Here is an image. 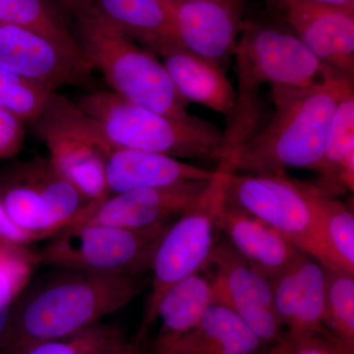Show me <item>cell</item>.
I'll list each match as a JSON object with an SVG mask.
<instances>
[{"label":"cell","instance_id":"obj_24","mask_svg":"<svg viewBox=\"0 0 354 354\" xmlns=\"http://www.w3.org/2000/svg\"><path fill=\"white\" fill-rule=\"evenodd\" d=\"M354 157V87L346 88L330 122L322 162L319 167L318 187L333 196L342 194L339 184L342 165Z\"/></svg>","mask_w":354,"mask_h":354},{"label":"cell","instance_id":"obj_33","mask_svg":"<svg viewBox=\"0 0 354 354\" xmlns=\"http://www.w3.org/2000/svg\"><path fill=\"white\" fill-rule=\"evenodd\" d=\"M97 354H145L144 353L143 348H142V344L137 342L136 339L128 341L127 337L123 339L122 341L118 342L114 346H111L108 349L101 351Z\"/></svg>","mask_w":354,"mask_h":354},{"label":"cell","instance_id":"obj_16","mask_svg":"<svg viewBox=\"0 0 354 354\" xmlns=\"http://www.w3.org/2000/svg\"><path fill=\"white\" fill-rule=\"evenodd\" d=\"M227 241L254 269L268 279L276 278L300 254L297 247L264 221L223 201L216 221Z\"/></svg>","mask_w":354,"mask_h":354},{"label":"cell","instance_id":"obj_3","mask_svg":"<svg viewBox=\"0 0 354 354\" xmlns=\"http://www.w3.org/2000/svg\"><path fill=\"white\" fill-rule=\"evenodd\" d=\"M235 57L234 111L223 132L225 157L234 156L261 127V87L297 90L322 80L324 65L295 35L268 26L249 24L232 51Z\"/></svg>","mask_w":354,"mask_h":354},{"label":"cell","instance_id":"obj_13","mask_svg":"<svg viewBox=\"0 0 354 354\" xmlns=\"http://www.w3.org/2000/svg\"><path fill=\"white\" fill-rule=\"evenodd\" d=\"M297 37L326 66L354 77V8L312 0H277Z\"/></svg>","mask_w":354,"mask_h":354},{"label":"cell","instance_id":"obj_19","mask_svg":"<svg viewBox=\"0 0 354 354\" xmlns=\"http://www.w3.org/2000/svg\"><path fill=\"white\" fill-rule=\"evenodd\" d=\"M106 19L155 55L181 48L167 0H97Z\"/></svg>","mask_w":354,"mask_h":354},{"label":"cell","instance_id":"obj_34","mask_svg":"<svg viewBox=\"0 0 354 354\" xmlns=\"http://www.w3.org/2000/svg\"><path fill=\"white\" fill-rule=\"evenodd\" d=\"M90 1V0H58L60 4H62L64 8L66 9L69 13L73 12L79 7L84 6L86 2Z\"/></svg>","mask_w":354,"mask_h":354},{"label":"cell","instance_id":"obj_28","mask_svg":"<svg viewBox=\"0 0 354 354\" xmlns=\"http://www.w3.org/2000/svg\"><path fill=\"white\" fill-rule=\"evenodd\" d=\"M55 93L0 67V109L24 122H36Z\"/></svg>","mask_w":354,"mask_h":354},{"label":"cell","instance_id":"obj_32","mask_svg":"<svg viewBox=\"0 0 354 354\" xmlns=\"http://www.w3.org/2000/svg\"><path fill=\"white\" fill-rule=\"evenodd\" d=\"M41 241H43V239L39 235L23 230L9 218L0 199V241L12 245L27 247L31 243Z\"/></svg>","mask_w":354,"mask_h":354},{"label":"cell","instance_id":"obj_18","mask_svg":"<svg viewBox=\"0 0 354 354\" xmlns=\"http://www.w3.org/2000/svg\"><path fill=\"white\" fill-rule=\"evenodd\" d=\"M162 64L185 101L206 106L227 118L234 108L235 90L215 60L174 48L162 55Z\"/></svg>","mask_w":354,"mask_h":354},{"label":"cell","instance_id":"obj_11","mask_svg":"<svg viewBox=\"0 0 354 354\" xmlns=\"http://www.w3.org/2000/svg\"><path fill=\"white\" fill-rule=\"evenodd\" d=\"M0 67L53 92L100 88L92 67L80 53L16 26L0 24Z\"/></svg>","mask_w":354,"mask_h":354},{"label":"cell","instance_id":"obj_35","mask_svg":"<svg viewBox=\"0 0 354 354\" xmlns=\"http://www.w3.org/2000/svg\"><path fill=\"white\" fill-rule=\"evenodd\" d=\"M319 3L329 4V6L348 7L354 8V0H312Z\"/></svg>","mask_w":354,"mask_h":354},{"label":"cell","instance_id":"obj_12","mask_svg":"<svg viewBox=\"0 0 354 354\" xmlns=\"http://www.w3.org/2000/svg\"><path fill=\"white\" fill-rule=\"evenodd\" d=\"M208 265L216 268L215 276L209 279L213 304L232 310L261 341L276 339L281 326L271 279L254 269L227 241L215 244Z\"/></svg>","mask_w":354,"mask_h":354},{"label":"cell","instance_id":"obj_7","mask_svg":"<svg viewBox=\"0 0 354 354\" xmlns=\"http://www.w3.org/2000/svg\"><path fill=\"white\" fill-rule=\"evenodd\" d=\"M223 171V169H221ZM225 172V201L259 218L325 269H342L297 179Z\"/></svg>","mask_w":354,"mask_h":354},{"label":"cell","instance_id":"obj_30","mask_svg":"<svg viewBox=\"0 0 354 354\" xmlns=\"http://www.w3.org/2000/svg\"><path fill=\"white\" fill-rule=\"evenodd\" d=\"M267 354H353L348 353L335 339L325 335H317L302 342H291L285 339L283 342L272 344Z\"/></svg>","mask_w":354,"mask_h":354},{"label":"cell","instance_id":"obj_2","mask_svg":"<svg viewBox=\"0 0 354 354\" xmlns=\"http://www.w3.org/2000/svg\"><path fill=\"white\" fill-rule=\"evenodd\" d=\"M353 79L328 68L322 80L297 90H272L274 109L245 145L216 169L256 176L318 171L337 104Z\"/></svg>","mask_w":354,"mask_h":354},{"label":"cell","instance_id":"obj_17","mask_svg":"<svg viewBox=\"0 0 354 354\" xmlns=\"http://www.w3.org/2000/svg\"><path fill=\"white\" fill-rule=\"evenodd\" d=\"M215 172L162 153L134 149L115 148L106 160L111 194L185 180H209Z\"/></svg>","mask_w":354,"mask_h":354},{"label":"cell","instance_id":"obj_1","mask_svg":"<svg viewBox=\"0 0 354 354\" xmlns=\"http://www.w3.org/2000/svg\"><path fill=\"white\" fill-rule=\"evenodd\" d=\"M137 276L60 269L26 286L0 337V354H22L101 322L141 292Z\"/></svg>","mask_w":354,"mask_h":354},{"label":"cell","instance_id":"obj_20","mask_svg":"<svg viewBox=\"0 0 354 354\" xmlns=\"http://www.w3.org/2000/svg\"><path fill=\"white\" fill-rule=\"evenodd\" d=\"M265 346L232 310L212 304L167 354H260Z\"/></svg>","mask_w":354,"mask_h":354},{"label":"cell","instance_id":"obj_25","mask_svg":"<svg viewBox=\"0 0 354 354\" xmlns=\"http://www.w3.org/2000/svg\"><path fill=\"white\" fill-rule=\"evenodd\" d=\"M0 24L38 32L80 53L64 14L50 0H0Z\"/></svg>","mask_w":354,"mask_h":354},{"label":"cell","instance_id":"obj_10","mask_svg":"<svg viewBox=\"0 0 354 354\" xmlns=\"http://www.w3.org/2000/svg\"><path fill=\"white\" fill-rule=\"evenodd\" d=\"M0 199L16 225L43 241L78 223L93 205L50 158L41 157L20 162L0 176Z\"/></svg>","mask_w":354,"mask_h":354},{"label":"cell","instance_id":"obj_26","mask_svg":"<svg viewBox=\"0 0 354 354\" xmlns=\"http://www.w3.org/2000/svg\"><path fill=\"white\" fill-rule=\"evenodd\" d=\"M325 327L348 353L354 348V274L325 269Z\"/></svg>","mask_w":354,"mask_h":354},{"label":"cell","instance_id":"obj_36","mask_svg":"<svg viewBox=\"0 0 354 354\" xmlns=\"http://www.w3.org/2000/svg\"><path fill=\"white\" fill-rule=\"evenodd\" d=\"M215 1L225 2V3L239 4V0H215Z\"/></svg>","mask_w":354,"mask_h":354},{"label":"cell","instance_id":"obj_9","mask_svg":"<svg viewBox=\"0 0 354 354\" xmlns=\"http://www.w3.org/2000/svg\"><path fill=\"white\" fill-rule=\"evenodd\" d=\"M50 160L60 174L82 193L91 204L111 196L106 160L115 147L76 102L55 93L36 121Z\"/></svg>","mask_w":354,"mask_h":354},{"label":"cell","instance_id":"obj_4","mask_svg":"<svg viewBox=\"0 0 354 354\" xmlns=\"http://www.w3.org/2000/svg\"><path fill=\"white\" fill-rule=\"evenodd\" d=\"M79 50L93 70H97L111 91L123 99L176 118H190L162 62L137 46L90 0L71 13Z\"/></svg>","mask_w":354,"mask_h":354},{"label":"cell","instance_id":"obj_8","mask_svg":"<svg viewBox=\"0 0 354 354\" xmlns=\"http://www.w3.org/2000/svg\"><path fill=\"white\" fill-rule=\"evenodd\" d=\"M225 201V172L216 169L207 189L187 211L177 216L156 249L151 270L152 288L135 339L142 344L156 323L165 293L207 267L215 246L216 221Z\"/></svg>","mask_w":354,"mask_h":354},{"label":"cell","instance_id":"obj_31","mask_svg":"<svg viewBox=\"0 0 354 354\" xmlns=\"http://www.w3.org/2000/svg\"><path fill=\"white\" fill-rule=\"evenodd\" d=\"M24 123L0 109V160L17 155L24 144Z\"/></svg>","mask_w":354,"mask_h":354},{"label":"cell","instance_id":"obj_14","mask_svg":"<svg viewBox=\"0 0 354 354\" xmlns=\"http://www.w3.org/2000/svg\"><path fill=\"white\" fill-rule=\"evenodd\" d=\"M211 180H185L111 194L88 209L78 223L145 228L174 221L196 203Z\"/></svg>","mask_w":354,"mask_h":354},{"label":"cell","instance_id":"obj_29","mask_svg":"<svg viewBox=\"0 0 354 354\" xmlns=\"http://www.w3.org/2000/svg\"><path fill=\"white\" fill-rule=\"evenodd\" d=\"M123 339L120 328L99 322L78 334L44 342L22 354H97Z\"/></svg>","mask_w":354,"mask_h":354},{"label":"cell","instance_id":"obj_22","mask_svg":"<svg viewBox=\"0 0 354 354\" xmlns=\"http://www.w3.org/2000/svg\"><path fill=\"white\" fill-rule=\"evenodd\" d=\"M297 265L299 288L292 320L286 330V339L295 342L317 335L333 339L325 327V268L304 252L300 254Z\"/></svg>","mask_w":354,"mask_h":354},{"label":"cell","instance_id":"obj_23","mask_svg":"<svg viewBox=\"0 0 354 354\" xmlns=\"http://www.w3.org/2000/svg\"><path fill=\"white\" fill-rule=\"evenodd\" d=\"M315 212L324 237L346 271L354 274V216L337 197L314 183L297 180Z\"/></svg>","mask_w":354,"mask_h":354},{"label":"cell","instance_id":"obj_15","mask_svg":"<svg viewBox=\"0 0 354 354\" xmlns=\"http://www.w3.org/2000/svg\"><path fill=\"white\" fill-rule=\"evenodd\" d=\"M179 46L220 62L232 53L241 31L239 4L215 0H167Z\"/></svg>","mask_w":354,"mask_h":354},{"label":"cell","instance_id":"obj_6","mask_svg":"<svg viewBox=\"0 0 354 354\" xmlns=\"http://www.w3.org/2000/svg\"><path fill=\"white\" fill-rule=\"evenodd\" d=\"M172 223L145 228L78 223L50 237L36 253L39 265L139 277L151 270L156 249Z\"/></svg>","mask_w":354,"mask_h":354},{"label":"cell","instance_id":"obj_27","mask_svg":"<svg viewBox=\"0 0 354 354\" xmlns=\"http://www.w3.org/2000/svg\"><path fill=\"white\" fill-rule=\"evenodd\" d=\"M39 266L36 252L24 246L0 241V337L6 330L11 309Z\"/></svg>","mask_w":354,"mask_h":354},{"label":"cell","instance_id":"obj_5","mask_svg":"<svg viewBox=\"0 0 354 354\" xmlns=\"http://www.w3.org/2000/svg\"><path fill=\"white\" fill-rule=\"evenodd\" d=\"M76 102L115 148L218 165L225 157L223 132L195 116L164 115L101 88L90 91Z\"/></svg>","mask_w":354,"mask_h":354},{"label":"cell","instance_id":"obj_21","mask_svg":"<svg viewBox=\"0 0 354 354\" xmlns=\"http://www.w3.org/2000/svg\"><path fill=\"white\" fill-rule=\"evenodd\" d=\"M213 304L211 279L200 272L171 288L160 300L157 320L162 322L151 354H167L184 335L194 329Z\"/></svg>","mask_w":354,"mask_h":354}]
</instances>
